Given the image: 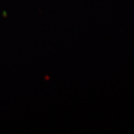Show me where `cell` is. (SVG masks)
I'll return each instance as SVG.
<instances>
[]
</instances>
